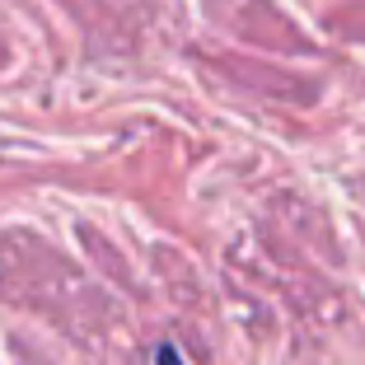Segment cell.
<instances>
[{"label":"cell","instance_id":"obj_1","mask_svg":"<svg viewBox=\"0 0 365 365\" xmlns=\"http://www.w3.org/2000/svg\"><path fill=\"white\" fill-rule=\"evenodd\" d=\"M160 365H187V361H178V351H173V346H160Z\"/></svg>","mask_w":365,"mask_h":365}]
</instances>
